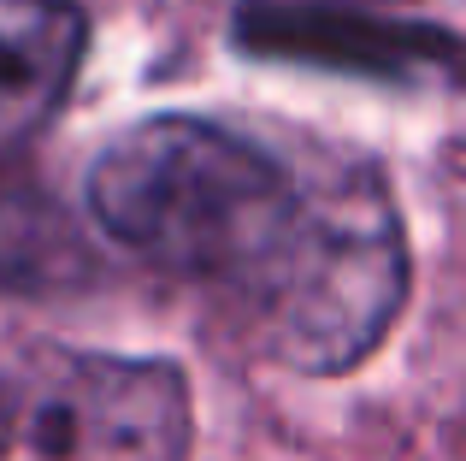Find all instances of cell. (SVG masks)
I'll return each mask as SVG.
<instances>
[{"mask_svg":"<svg viewBox=\"0 0 466 461\" xmlns=\"http://www.w3.org/2000/svg\"><path fill=\"white\" fill-rule=\"evenodd\" d=\"M308 201L278 154L213 118H142L89 166V213L113 242L230 302L272 266Z\"/></svg>","mask_w":466,"mask_h":461,"instance_id":"obj_1","label":"cell"},{"mask_svg":"<svg viewBox=\"0 0 466 461\" xmlns=\"http://www.w3.org/2000/svg\"><path fill=\"white\" fill-rule=\"evenodd\" d=\"M408 302V237L384 178L360 160L308 178L296 225L237 296L248 337L296 373H349Z\"/></svg>","mask_w":466,"mask_h":461,"instance_id":"obj_2","label":"cell"},{"mask_svg":"<svg viewBox=\"0 0 466 461\" xmlns=\"http://www.w3.org/2000/svg\"><path fill=\"white\" fill-rule=\"evenodd\" d=\"M189 432L171 361L35 349L0 373V461H183Z\"/></svg>","mask_w":466,"mask_h":461,"instance_id":"obj_3","label":"cell"},{"mask_svg":"<svg viewBox=\"0 0 466 461\" xmlns=\"http://www.w3.org/2000/svg\"><path fill=\"white\" fill-rule=\"evenodd\" d=\"M237 47L289 66H325L378 83L466 89V36L425 18L354 12L325 0H248L237 6Z\"/></svg>","mask_w":466,"mask_h":461,"instance_id":"obj_4","label":"cell"},{"mask_svg":"<svg viewBox=\"0 0 466 461\" xmlns=\"http://www.w3.org/2000/svg\"><path fill=\"white\" fill-rule=\"evenodd\" d=\"M89 24L71 0H0V149L30 142L66 107Z\"/></svg>","mask_w":466,"mask_h":461,"instance_id":"obj_5","label":"cell"}]
</instances>
